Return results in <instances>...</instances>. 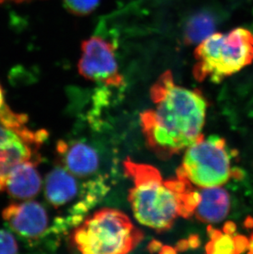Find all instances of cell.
Wrapping results in <instances>:
<instances>
[{
    "label": "cell",
    "mask_w": 253,
    "mask_h": 254,
    "mask_svg": "<svg viewBox=\"0 0 253 254\" xmlns=\"http://www.w3.org/2000/svg\"><path fill=\"white\" fill-rule=\"evenodd\" d=\"M35 161H26L16 166L10 174L5 190L10 196L21 200L32 198L38 194L42 180Z\"/></svg>",
    "instance_id": "8fae6325"
},
{
    "label": "cell",
    "mask_w": 253,
    "mask_h": 254,
    "mask_svg": "<svg viewBox=\"0 0 253 254\" xmlns=\"http://www.w3.org/2000/svg\"><path fill=\"white\" fill-rule=\"evenodd\" d=\"M5 100H4V92H3V90H2V86L0 84V110L2 108V106L5 105Z\"/></svg>",
    "instance_id": "ac0fdd59"
},
{
    "label": "cell",
    "mask_w": 253,
    "mask_h": 254,
    "mask_svg": "<svg viewBox=\"0 0 253 254\" xmlns=\"http://www.w3.org/2000/svg\"><path fill=\"white\" fill-rule=\"evenodd\" d=\"M199 192L201 198L194 213L196 218L206 223L222 221L230 208V198L227 191L218 186L201 188Z\"/></svg>",
    "instance_id": "7c38bea8"
},
{
    "label": "cell",
    "mask_w": 253,
    "mask_h": 254,
    "mask_svg": "<svg viewBox=\"0 0 253 254\" xmlns=\"http://www.w3.org/2000/svg\"><path fill=\"white\" fill-rule=\"evenodd\" d=\"M57 152L62 167L76 177H88L96 174L99 170L98 153L86 142L59 141Z\"/></svg>",
    "instance_id": "9c48e42d"
},
{
    "label": "cell",
    "mask_w": 253,
    "mask_h": 254,
    "mask_svg": "<svg viewBox=\"0 0 253 254\" xmlns=\"http://www.w3.org/2000/svg\"><path fill=\"white\" fill-rule=\"evenodd\" d=\"M100 0H63L66 9L76 16H86L96 9Z\"/></svg>",
    "instance_id": "2e32d148"
},
{
    "label": "cell",
    "mask_w": 253,
    "mask_h": 254,
    "mask_svg": "<svg viewBox=\"0 0 253 254\" xmlns=\"http://www.w3.org/2000/svg\"><path fill=\"white\" fill-rule=\"evenodd\" d=\"M217 17L211 11H199L187 19L183 31L186 45H198L208 36L215 33Z\"/></svg>",
    "instance_id": "4fadbf2b"
},
{
    "label": "cell",
    "mask_w": 253,
    "mask_h": 254,
    "mask_svg": "<svg viewBox=\"0 0 253 254\" xmlns=\"http://www.w3.org/2000/svg\"><path fill=\"white\" fill-rule=\"evenodd\" d=\"M86 184L82 185L76 180V176L63 167H57L49 173L45 184L46 199L53 206L59 208L74 201Z\"/></svg>",
    "instance_id": "30bf717a"
},
{
    "label": "cell",
    "mask_w": 253,
    "mask_h": 254,
    "mask_svg": "<svg viewBox=\"0 0 253 254\" xmlns=\"http://www.w3.org/2000/svg\"><path fill=\"white\" fill-rule=\"evenodd\" d=\"M18 245L14 236L6 230H0V254H16Z\"/></svg>",
    "instance_id": "e0dca14e"
},
{
    "label": "cell",
    "mask_w": 253,
    "mask_h": 254,
    "mask_svg": "<svg viewBox=\"0 0 253 254\" xmlns=\"http://www.w3.org/2000/svg\"><path fill=\"white\" fill-rule=\"evenodd\" d=\"M2 219L20 237L35 245L49 235H59L50 228L49 214L43 205L35 201L10 204L2 211Z\"/></svg>",
    "instance_id": "ba28073f"
},
{
    "label": "cell",
    "mask_w": 253,
    "mask_h": 254,
    "mask_svg": "<svg viewBox=\"0 0 253 254\" xmlns=\"http://www.w3.org/2000/svg\"><path fill=\"white\" fill-rule=\"evenodd\" d=\"M249 252L253 253V235L252 236L251 240L249 242Z\"/></svg>",
    "instance_id": "ffe728a7"
},
{
    "label": "cell",
    "mask_w": 253,
    "mask_h": 254,
    "mask_svg": "<svg viewBox=\"0 0 253 254\" xmlns=\"http://www.w3.org/2000/svg\"><path fill=\"white\" fill-rule=\"evenodd\" d=\"M210 241L205 246L208 254H235V238L228 233L220 232L209 226Z\"/></svg>",
    "instance_id": "5bb4252c"
},
{
    "label": "cell",
    "mask_w": 253,
    "mask_h": 254,
    "mask_svg": "<svg viewBox=\"0 0 253 254\" xmlns=\"http://www.w3.org/2000/svg\"><path fill=\"white\" fill-rule=\"evenodd\" d=\"M34 0H0V3L5 2H31Z\"/></svg>",
    "instance_id": "d6986e66"
},
{
    "label": "cell",
    "mask_w": 253,
    "mask_h": 254,
    "mask_svg": "<svg viewBox=\"0 0 253 254\" xmlns=\"http://www.w3.org/2000/svg\"><path fill=\"white\" fill-rule=\"evenodd\" d=\"M193 76L197 81L220 82L253 63V33L237 27L227 33L215 32L196 46Z\"/></svg>",
    "instance_id": "3957f363"
},
{
    "label": "cell",
    "mask_w": 253,
    "mask_h": 254,
    "mask_svg": "<svg viewBox=\"0 0 253 254\" xmlns=\"http://www.w3.org/2000/svg\"><path fill=\"white\" fill-rule=\"evenodd\" d=\"M28 121L27 115L18 114L10 109L7 104L0 110V124L10 128H21Z\"/></svg>",
    "instance_id": "9a60e30c"
},
{
    "label": "cell",
    "mask_w": 253,
    "mask_h": 254,
    "mask_svg": "<svg viewBox=\"0 0 253 254\" xmlns=\"http://www.w3.org/2000/svg\"><path fill=\"white\" fill-rule=\"evenodd\" d=\"M150 93L153 107L140 120L147 145L160 158L170 159L202 138L206 101L200 91L176 84L165 71Z\"/></svg>",
    "instance_id": "6da1fadb"
},
{
    "label": "cell",
    "mask_w": 253,
    "mask_h": 254,
    "mask_svg": "<svg viewBox=\"0 0 253 254\" xmlns=\"http://www.w3.org/2000/svg\"><path fill=\"white\" fill-rule=\"evenodd\" d=\"M231 151L225 139L211 135L187 148L177 174L200 188L225 185L231 176Z\"/></svg>",
    "instance_id": "5b68a950"
},
{
    "label": "cell",
    "mask_w": 253,
    "mask_h": 254,
    "mask_svg": "<svg viewBox=\"0 0 253 254\" xmlns=\"http://www.w3.org/2000/svg\"><path fill=\"white\" fill-rule=\"evenodd\" d=\"M143 233L117 209L103 208L74 228L72 245L85 254H125L143 240Z\"/></svg>",
    "instance_id": "277c9868"
},
{
    "label": "cell",
    "mask_w": 253,
    "mask_h": 254,
    "mask_svg": "<svg viewBox=\"0 0 253 254\" xmlns=\"http://www.w3.org/2000/svg\"><path fill=\"white\" fill-rule=\"evenodd\" d=\"M48 137L46 130L24 127L10 128L0 124V191L5 190L12 170L26 161L39 163L41 145Z\"/></svg>",
    "instance_id": "8992f818"
},
{
    "label": "cell",
    "mask_w": 253,
    "mask_h": 254,
    "mask_svg": "<svg viewBox=\"0 0 253 254\" xmlns=\"http://www.w3.org/2000/svg\"><path fill=\"white\" fill-rule=\"evenodd\" d=\"M124 169L132 183L129 203L135 218L143 226L165 231L179 217L193 216L201 196L188 179L177 174L174 179L165 180L154 166L129 158Z\"/></svg>",
    "instance_id": "7a4b0ae2"
},
{
    "label": "cell",
    "mask_w": 253,
    "mask_h": 254,
    "mask_svg": "<svg viewBox=\"0 0 253 254\" xmlns=\"http://www.w3.org/2000/svg\"><path fill=\"white\" fill-rule=\"evenodd\" d=\"M78 72L86 79L105 87H121L125 78L120 73L115 47L101 36H91L81 42Z\"/></svg>",
    "instance_id": "52a82bcc"
}]
</instances>
